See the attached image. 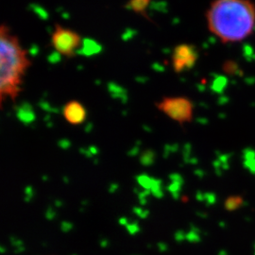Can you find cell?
Wrapping results in <instances>:
<instances>
[{
  "label": "cell",
  "instance_id": "6da1fadb",
  "mask_svg": "<svg viewBox=\"0 0 255 255\" xmlns=\"http://www.w3.org/2000/svg\"><path fill=\"white\" fill-rule=\"evenodd\" d=\"M210 32L224 44L243 42L255 30L252 0H213L206 11Z\"/></svg>",
  "mask_w": 255,
  "mask_h": 255
},
{
  "label": "cell",
  "instance_id": "7a4b0ae2",
  "mask_svg": "<svg viewBox=\"0 0 255 255\" xmlns=\"http://www.w3.org/2000/svg\"><path fill=\"white\" fill-rule=\"evenodd\" d=\"M27 51L8 26L0 29V101H15L22 90L24 77L30 66Z\"/></svg>",
  "mask_w": 255,
  "mask_h": 255
},
{
  "label": "cell",
  "instance_id": "3957f363",
  "mask_svg": "<svg viewBox=\"0 0 255 255\" xmlns=\"http://www.w3.org/2000/svg\"><path fill=\"white\" fill-rule=\"evenodd\" d=\"M157 108L180 124L190 122L194 117L193 102L185 97H165L157 103Z\"/></svg>",
  "mask_w": 255,
  "mask_h": 255
},
{
  "label": "cell",
  "instance_id": "277c9868",
  "mask_svg": "<svg viewBox=\"0 0 255 255\" xmlns=\"http://www.w3.org/2000/svg\"><path fill=\"white\" fill-rule=\"evenodd\" d=\"M82 37L73 29L61 25L55 26L51 35V44L55 50L64 57L71 58L82 46Z\"/></svg>",
  "mask_w": 255,
  "mask_h": 255
},
{
  "label": "cell",
  "instance_id": "5b68a950",
  "mask_svg": "<svg viewBox=\"0 0 255 255\" xmlns=\"http://www.w3.org/2000/svg\"><path fill=\"white\" fill-rule=\"evenodd\" d=\"M199 53L196 46L188 44H182L176 46L172 54L174 71L181 73L191 69L197 63Z\"/></svg>",
  "mask_w": 255,
  "mask_h": 255
},
{
  "label": "cell",
  "instance_id": "8992f818",
  "mask_svg": "<svg viewBox=\"0 0 255 255\" xmlns=\"http://www.w3.org/2000/svg\"><path fill=\"white\" fill-rule=\"evenodd\" d=\"M65 120L72 125H80L83 123L87 117V112L81 102L71 101L65 104L64 108Z\"/></svg>",
  "mask_w": 255,
  "mask_h": 255
},
{
  "label": "cell",
  "instance_id": "52a82bcc",
  "mask_svg": "<svg viewBox=\"0 0 255 255\" xmlns=\"http://www.w3.org/2000/svg\"><path fill=\"white\" fill-rule=\"evenodd\" d=\"M151 0H128L127 3V9L132 10L136 13L146 15V9L149 6Z\"/></svg>",
  "mask_w": 255,
  "mask_h": 255
},
{
  "label": "cell",
  "instance_id": "ba28073f",
  "mask_svg": "<svg viewBox=\"0 0 255 255\" xmlns=\"http://www.w3.org/2000/svg\"><path fill=\"white\" fill-rule=\"evenodd\" d=\"M82 52L86 55L95 54L98 53L100 50V46L93 40H85L82 43Z\"/></svg>",
  "mask_w": 255,
  "mask_h": 255
}]
</instances>
